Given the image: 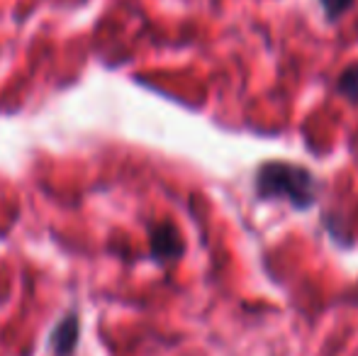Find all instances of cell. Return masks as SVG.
<instances>
[{"label": "cell", "instance_id": "obj_1", "mask_svg": "<svg viewBox=\"0 0 358 356\" xmlns=\"http://www.w3.org/2000/svg\"><path fill=\"white\" fill-rule=\"evenodd\" d=\"M261 200H285L295 210H310L320 195V180L310 169L290 162H266L254 178Z\"/></svg>", "mask_w": 358, "mask_h": 356}, {"label": "cell", "instance_id": "obj_2", "mask_svg": "<svg viewBox=\"0 0 358 356\" xmlns=\"http://www.w3.org/2000/svg\"><path fill=\"white\" fill-rule=\"evenodd\" d=\"M149 249L156 262L166 264V262H176V259L183 257L185 242H183V237H180L178 227L166 220V222H159L149 229Z\"/></svg>", "mask_w": 358, "mask_h": 356}, {"label": "cell", "instance_id": "obj_3", "mask_svg": "<svg viewBox=\"0 0 358 356\" xmlns=\"http://www.w3.org/2000/svg\"><path fill=\"white\" fill-rule=\"evenodd\" d=\"M78 334H80L78 315L69 313L66 318L54 325L52 334H49V349L54 352V356H71L76 352V344H78Z\"/></svg>", "mask_w": 358, "mask_h": 356}, {"label": "cell", "instance_id": "obj_4", "mask_svg": "<svg viewBox=\"0 0 358 356\" xmlns=\"http://www.w3.org/2000/svg\"><path fill=\"white\" fill-rule=\"evenodd\" d=\"M336 90L344 95L351 103H358V64H351L349 69H344V73L336 81Z\"/></svg>", "mask_w": 358, "mask_h": 356}, {"label": "cell", "instance_id": "obj_5", "mask_svg": "<svg viewBox=\"0 0 358 356\" xmlns=\"http://www.w3.org/2000/svg\"><path fill=\"white\" fill-rule=\"evenodd\" d=\"M320 5H322V10H324L327 20H329V22H336L341 15L349 13L354 0H320Z\"/></svg>", "mask_w": 358, "mask_h": 356}]
</instances>
